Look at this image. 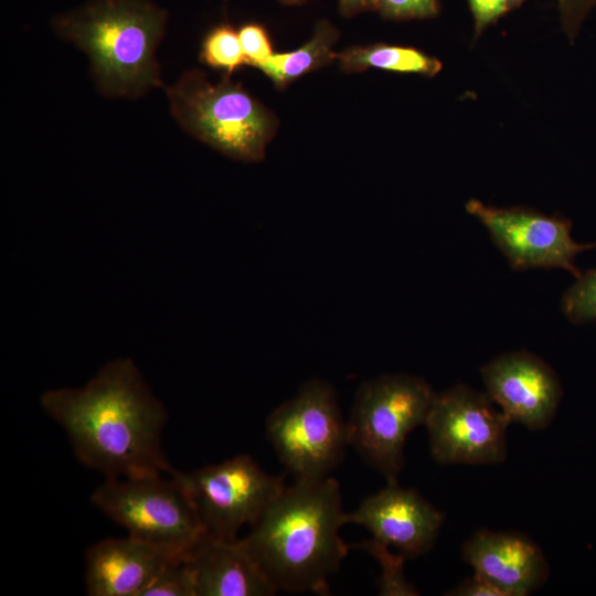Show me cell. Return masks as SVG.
Instances as JSON below:
<instances>
[{
    "instance_id": "obj_21",
    "label": "cell",
    "mask_w": 596,
    "mask_h": 596,
    "mask_svg": "<svg viewBox=\"0 0 596 596\" xmlns=\"http://www.w3.org/2000/svg\"><path fill=\"white\" fill-rule=\"evenodd\" d=\"M141 596H196L188 562L172 561L167 564Z\"/></svg>"
},
{
    "instance_id": "obj_17",
    "label": "cell",
    "mask_w": 596,
    "mask_h": 596,
    "mask_svg": "<svg viewBox=\"0 0 596 596\" xmlns=\"http://www.w3.org/2000/svg\"><path fill=\"white\" fill-rule=\"evenodd\" d=\"M337 58L340 66L348 72L374 67L433 77L441 70L439 60L416 47L384 43L353 46L340 53Z\"/></svg>"
},
{
    "instance_id": "obj_13",
    "label": "cell",
    "mask_w": 596,
    "mask_h": 596,
    "mask_svg": "<svg viewBox=\"0 0 596 596\" xmlns=\"http://www.w3.org/2000/svg\"><path fill=\"white\" fill-rule=\"evenodd\" d=\"M461 556L473 573L507 596H528L547 581L549 564L542 549L520 532L481 529L466 540Z\"/></svg>"
},
{
    "instance_id": "obj_8",
    "label": "cell",
    "mask_w": 596,
    "mask_h": 596,
    "mask_svg": "<svg viewBox=\"0 0 596 596\" xmlns=\"http://www.w3.org/2000/svg\"><path fill=\"white\" fill-rule=\"evenodd\" d=\"M188 493L207 536L236 541L287 487L246 454L190 472L171 473Z\"/></svg>"
},
{
    "instance_id": "obj_15",
    "label": "cell",
    "mask_w": 596,
    "mask_h": 596,
    "mask_svg": "<svg viewBox=\"0 0 596 596\" xmlns=\"http://www.w3.org/2000/svg\"><path fill=\"white\" fill-rule=\"evenodd\" d=\"M196 596H270L278 589L236 541L206 536L187 560Z\"/></svg>"
},
{
    "instance_id": "obj_18",
    "label": "cell",
    "mask_w": 596,
    "mask_h": 596,
    "mask_svg": "<svg viewBox=\"0 0 596 596\" xmlns=\"http://www.w3.org/2000/svg\"><path fill=\"white\" fill-rule=\"evenodd\" d=\"M201 61L227 75L246 64L238 31L228 23L211 29L202 42Z\"/></svg>"
},
{
    "instance_id": "obj_24",
    "label": "cell",
    "mask_w": 596,
    "mask_h": 596,
    "mask_svg": "<svg viewBox=\"0 0 596 596\" xmlns=\"http://www.w3.org/2000/svg\"><path fill=\"white\" fill-rule=\"evenodd\" d=\"M562 29L574 41L585 20L596 7V0H555Z\"/></svg>"
},
{
    "instance_id": "obj_16",
    "label": "cell",
    "mask_w": 596,
    "mask_h": 596,
    "mask_svg": "<svg viewBox=\"0 0 596 596\" xmlns=\"http://www.w3.org/2000/svg\"><path fill=\"white\" fill-rule=\"evenodd\" d=\"M338 30L327 20L317 23L311 39L299 49L272 54L258 68L277 87H284L300 76L338 57L332 50Z\"/></svg>"
},
{
    "instance_id": "obj_27",
    "label": "cell",
    "mask_w": 596,
    "mask_h": 596,
    "mask_svg": "<svg viewBox=\"0 0 596 596\" xmlns=\"http://www.w3.org/2000/svg\"><path fill=\"white\" fill-rule=\"evenodd\" d=\"M377 0H338L339 11L350 18L365 11H375Z\"/></svg>"
},
{
    "instance_id": "obj_9",
    "label": "cell",
    "mask_w": 596,
    "mask_h": 596,
    "mask_svg": "<svg viewBox=\"0 0 596 596\" xmlns=\"http://www.w3.org/2000/svg\"><path fill=\"white\" fill-rule=\"evenodd\" d=\"M424 425L439 465H496L507 458L510 422L487 393L468 385L436 393Z\"/></svg>"
},
{
    "instance_id": "obj_20",
    "label": "cell",
    "mask_w": 596,
    "mask_h": 596,
    "mask_svg": "<svg viewBox=\"0 0 596 596\" xmlns=\"http://www.w3.org/2000/svg\"><path fill=\"white\" fill-rule=\"evenodd\" d=\"M575 279L562 297L563 315L575 324L596 321V268Z\"/></svg>"
},
{
    "instance_id": "obj_26",
    "label": "cell",
    "mask_w": 596,
    "mask_h": 596,
    "mask_svg": "<svg viewBox=\"0 0 596 596\" xmlns=\"http://www.w3.org/2000/svg\"><path fill=\"white\" fill-rule=\"evenodd\" d=\"M448 596H507L505 593L489 579L473 573L460 582Z\"/></svg>"
},
{
    "instance_id": "obj_25",
    "label": "cell",
    "mask_w": 596,
    "mask_h": 596,
    "mask_svg": "<svg viewBox=\"0 0 596 596\" xmlns=\"http://www.w3.org/2000/svg\"><path fill=\"white\" fill-rule=\"evenodd\" d=\"M473 19L475 39L496 23L509 9V0H467Z\"/></svg>"
},
{
    "instance_id": "obj_14",
    "label": "cell",
    "mask_w": 596,
    "mask_h": 596,
    "mask_svg": "<svg viewBox=\"0 0 596 596\" xmlns=\"http://www.w3.org/2000/svg\"><path fill=\"white\" fill-rule=\"evenodd\" d=\"M166 553L131 536L98 541L85 553L91 596H141L167 564Z\"/></svg>"
},
{
    "instance_id": "obj_28",
    "label": "cell",
    "mask_w": 596,
    "mask_h": 596,
    "mask_svg": "<svg viewBox=\"0 0 596 596\" xmlns=\"http://www.w3.org/2000/svg\"><path fill=\"white\" fill-rule=\"evenodd\" d=\"M525 0H509V9L513 10L522 6Z\"/></svg>"
},
{
    "instance_id": "obj_2",
    "label": "cell",
    "mask_w": 596,
    "mask_h": 596,
    "mask_svg": "<svg viewBox=\"0 0 596 596\" xmlns=\"http://www.w3.org/2000/svg\"><path fill=\"white\" fill-rule=\"evenodd\" d=\"M339 482L295 481L266 508L238 543L278 590L327 594L348 552Z\"/></svg>"
},
{
    "instance_id": "obj_3",
    "label": "cell",
    "mask_w": 596,
    "mask_h": 596,
    "mask_svg": "<svg viewBox=\"0 0 596 596\" xmlns=\"http://www.w3.org/2000/svg\"><path fill=\"white\" fill-rule=\"evenodd\" d=\"M167 18L150 0H89L56 15L52 25L86 53L104 93L138 96L162 84L155 52Z\"/></svg>"
},
{
    "instance_id": "obj_1",
    "label": "cell",
    "mask_w": 596,
    "mask_h": 596,
    "mask_svg": "<svg viewBox=\"0 0 596 596\" xmlns=\"http://www.w3.org/2000/svg\"><path fill=\"white\" fill-rule=\"evenodd\" d=\"M40 404L76 458L106 478L174 471L161 447L166 407L130 359L107 362L83 387L49 390Z\"/></svg>"
},
{
    "instance_id": "obj_29",
    "label": "cell",
    "mask_w": 596,
    "mask_h": 596,
    "mask_svg": "<svg viewBox=\"0 0 596 596\" xmlns=\"http://www.w3.org/2000/svg\"><path fill=\"white\" fill-rule=\"evenodd\" d=\"M278 1L287 6H298L306 2L307 0H278Z\"/></svg>"
},
{
    "instance_id": "obj_5",
    "label": "cell",
    "mask_w": 596,
    "mask_h": 596,
    "mask_svg": "<svg viewBox=\"0 0 596 596\" xmlns=\"http://www.w3.org/2000/svg\"><path fill=\"white\" fill-rule=\"evenodd\" d=\"M163 475L106 478L92 493V503L129 536L187 561L207 535L183 487Z\"/></svg>"
},
{
    "instance_id": "obj_19",
    "label": "cell",
    "mask_w": 596,
    "mask_h": 596,
    "mask_svg": "<svg viewBox=\"0 0 596 596\" xmlns=\"http://www.w3.org/2000/svg\"><path fill=\"white\" fill-rule=\"evenodd\" d=\"M356 549L371 554L381 566V577L377 582L379 595L383 596H416L418 590L404 575L406 557L401 553H393L389 546L374 539L364 540L356 544Z\"/></svg>"
},
{
    "instance_id": "obj_10",
    "label": "cell",
    "mask_w": 596,
    "mask_h": 596,
    "mask_svg": "<svg viewBox=\"0 0 596 596\" xmlns=\"http://www.w3.org/2000/svg\"><path fill=\"white\" fill-rule=\"evenodd\" d=\"M466 211L485 226L514 270L560 268L578 278L576 257L596 248V242L574 241L572 222L563 217L522 206H491L476 199L466 203Z\"/></svg>"
},
{
    "instance_id": "obj_12",
    "label": "cell",
    "mask_w": 596,
    "mask_h": 596,
    "mask_svg": "<svg viewBox=\"0 0 596 596\" xmlns=\"http://www.w3.org/2000/svg\"><path fill=\"white\" fill-rule=\"evenodd\" d=\"M444 514L414 489L386 483L345 512V522L368 529L372 539L406 558L428 552L444 524Z\"/></svg>"
},
{
    "instance_id": "obj_11",
    "label": "cell",
    "mask_w": 596,
    "mask_h": 596,
    "mask_svg": "<svg viewBox=\"0 0 596 596\" xmlns=\"http://www.w3.org/2000/svg\"><path fill=\"white\" fill-rule=\"evenodd\" d=\"M481 377L488 396L511 423L531 430L546 428L562 398L554 370L528 351L502 353L486 363Z\"/></svg>"
},
{
    "instance_id": "obj_23",
    "label": "cell",
    "mask_w": 596,
    "mask_h": 596,
    "mask_svg": "<svg viewBox=\"0 0 596 596\" xmlns=\"http://www.w3.org/2000/svg\"><path fill=\"white\" fill-rule=\"evenodd\" d=\"M237 31L247 65L258 68L274 54L269 35L262 24L248 22Z\"/></svg>"
},
{
    "instance_id": "obj_22",
    "label": "cell",
    "mask_w": 596,
    "mask_h": 596,
    "mask_svg": "<svg viewBox=\"0 0 596 596\" xmlns=\"http://www.w3.org/2000/svg\"><path fill=\"white\" fill-rule=\"evenodd\" d=\"M387 20L430 19L440 12L439 0H377L376 9Z\"/></svg>"
},
{
    "instance_id": "obj_6",
    "label": "cell",
    "mask_w": 596,
    "mask_h": 596,
    "mask_svg": "<svg viewBox=\"0 0 596 596\" xmlns=\"http://www.w3.org/2000/svg\"><path fill=\"white\" fill-rule=\"evenodd\" d=\"M436 393L422 377L383 374L356 390L348 438L356 453L386 480L397 482L409 433L424 425Z\"/></svg>"
},
{
    "instance_id": "obj_7",
    "label": "cell",
    "mask_w": 596,
    "mask_h": 596,
    "mask_svg": "<svg viewBox=\"0 0 596 596\" xmlns=\"http://www.w3.org/2000/svg\"><path fill=\"white\" fill-rule=\"evenodd\" d=\"M266 435L295 481L329 477L349 445L336 391L320 379L304 383L268 415Z\"/></svg>"
},
{
    "instance_id": "obj_4",
    "label": "cell",
    "mask_w": 596,
    "mask_h": 596,
    "mask_svg": "<svg viewBox=\"0 0 596 596\" xmlns=\"http://www.w3.org/2000/svg\"><path fill=\"white\" fill-rule=\"evenodd\" d=\"M171 114L201 141L233 159L258 161L276 130V118L240 84L211 83L200 72L167 88Z\"/></svg>"
}]
</instances>
